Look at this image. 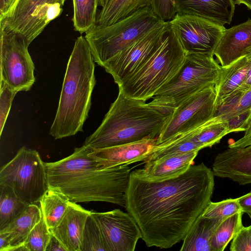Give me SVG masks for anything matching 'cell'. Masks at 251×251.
<instances>
[{"label":"cell","mask_w":251,"mask_h":251,"mask_svg":"<svg viewBox=\"0 0 251 251\" xmlns=\"http://www.w3.org/2000/svg\"><path fill=\"white\" fill-rule=\"evenodd\" d=\"M214 175L204 163L180 176L152 182L130 173L125 208L148 247L169 249L183 240L211 201Z\"/></svg>","instance_id":"1"},{"label":"cell","mask_w":251,"mask_h":251,"mask_svg":"<svg viewBox=\"0 0 251 251\" xmlns=\"http://www.w3.org/2000/svg\"><path fill=\"white\" fill-rule=\"evenodd\" d=\"M92 149L83 145L62 159L45 162L49 187L60 190L74 202L104 201L125 207L129 168L98 167L89 154Z\"/></svg>","instance_id":"2"},{"label":"cell","mask_w":251,"mask_h":251,"mask_svg":"<svg viewBox=\"0 0 251 251\" xmlns=\"http://www.w3.org/2000/svg\"><path fill=\"white\" fill-rule=\"evenodd\" d=\"M94 62L85 36H79L67 64L57 110L50 130L55 139L83 131L96 84Z\"/></svg>","instance_id":"3"},{"label":"cell","mask_w":251,"mask_h":251,"mask_svg":"<svg viewBox=\"0 0 251 251\" xmlns=\"http://www.w3.org/2000/svg\"><path fill=\"white\" fill-rule=\"evenodd\" d=\"M168 117V114L159 111L146 101L127 97L119 91L100 125L86 139L84 145L100 149L156 139Z\"/></svg>","instance_id":"4"},{"label":"cell","mask_w":251,"mask_h":251,"mask_svg":"<svg viewBox=\"0 0 251 251\" xmlns=\"http://www.w3.org/2000/svg\"><path fill=\"white\" fill-rule=\"evenodd\" d=\"M186 52L169 28L150 59L118 85L124 95L146 101L169 82L182 66Z\"/></svg>","instance_id":"5"},{"label":"cell","mask_w":251,"mask_h":251,"mask_svg":"<svg viewBox=\"0 0 251 251\" xmlns=\"http://www.w3.org/2000/svg\"><path fill=\"white\" fill-rule=\"evenodd\" d=\"M222 67L208 54L187 53L184 62L176 74L154 95L148 103L166 114L184 100L217 84Z\"/></svg>","instance_id":"6"},{"label":"cell","mask_w":251,"mask_h":251,"mask_svg":"<svg viewBox=\"0 0 251 251\" xmlns=\"http://www.w3.org/2000/svg\"><path fill=\"white\" fill-rule=\"evenodd\" d=\"M165 22L153 12L151 7L141 9L116 23L96 25L85 33L94 60L103 66L149 30Z\"/></svg>","instance_id":"7"},{"label":"cell","mask_w":251,"mask_h":251,"mask_svg":"<svg viewBox=\"0 0 251 251\" xmlns=\"http://www.w3.org/2000/svg\"><path fill=\"white\" fill-rule=\"evenodd\" d=\"M0 185L11 187L27 205L37 204L48 190L46 169L39 153L25 147L0 170Z\"/></svg>","instance_id":"8"},{"label":"cell","mask_w":251,"mask_h":251,"mask_svg":"<svg viewBox=\"0 0 251 251\" xmlns=\"http://www.w3.org/2000/svg\"><path fill=\"white\" fill-rule=\"evenodd\" d=\"M0 80L17 91H27L35 82L29 44L20 33L0 27Z\"/></svg>","instance_id":"9"},{"label":"cell","mask_w":251,"mask_h":251,"mask_svg":"<svg viewBox=\"0 0 251 251\" xmlns=\"http://www.w3.org/2000/svg\"><path fill=\"white\" fill-rule=\"evenodd\" d=\"M216 100L217 92L213 85L184 100L168 114L155 145L191 130L213 118L216 111Z\"/></svg>","instance_id":"10"},{"label":"cell","mask_w":251,"mask_h":251,"mask_svg":"<svg viewBox=\"0 0 251 251\" xmlns=\"http://www.w3.org/2000/svg\"><path fill=\"white\" fill-rule=\"evenodd\" d=\"M66 0H18L0 27L21 34L30 45L47 25L59 17Z\"/></svg>","instance_id":"11"},{"label":"cell","mask_w":251,"mask_h":251,"mask_svg":"<svg viewBox=\"0 0 251 251\" xmlns=\"http://www.w3.org/2000/svg\"><path fill=\"white\" fill-rule=\"evenodd\" d=\"M169 29V21L144 34L123 50L102 68L118 85L144 65L161 44Z\"/></svg>","instance_id":"12"},{"label":"cell","mask_w":251,"mask_h":251,"mask_svg":"<svg viewBox=\"0 0 251 251\" xmlns=\"http://www.w3.org/2000/svg\"><path fill=\"white\" fill-rule=\"evenodd\" d=\"M186 53L213 55L226 28L224 26L193 15L176 14L169 21Z\"/></svg>","instance_id":"13"},{"label":"cell","mask_w":251,"mask_h":251,"mask_svg":"<svg viewBox=\"0 0 251 251\" xmlns=\"http://www.w3.org/2000/svg\"><path fill=\"white\" fill-rule=\"evenodd\" d=\"M100 229L108 251H134L139 239L140 228L133 217L119 209L91 211Z\"/></svg>","instance_id":"14"},{"label":"cell","mask_w":251,"mask_h":251,"mask_svg":"<svg viewBox=\"0 0 251 251\" xmlns=\"http://www.w3.org/2000/svg\"><path fill=\"white\" fill-rule=\"evenodd\" d=\"M156 139L141 141L100 149L89 153L101 169H107L145 161L151 154Z\"/></svg>","instance_id":"15"},{"label":"cell","mask_w":251,"mask_h":251,"mask_svg":"<svg viewBox=\"0 0 251 251\" xmlns=\"http://www.w3.org/2000/svg\"><path fill=\"white\" fill-rule=\"evenodd\" d=\"M212 171L214 176L228 178L240 185L251 184V145L228 148L215 157Z\"/></svg>","instance_id":"16"},{"label":"cell","mask_w":251,"mask_h":251,"mask_svg":"<svg viewBox=\"0 0 251 251\" xmlns=\"http://www.w3.org/2000/svg\"><path fill=\"white\" fill-rule=\"evenodd\" d=\"M251 50V19L226 29L214 56L222 67H226Z\"/></svg>","instance_id":"17"},{"label":"cell","mask_w":251,"mask_h":251,"mask_svg":"<svg viewBox=\"0 0 251 251\" xmlns=\"http://www.w3.org/2000/svg\"><path fill=\"white\" fill-rule=\"evenodd\" d=\"M91 213V211L70 201L62 218L50 230L67 251H81L84 229Z\"/></svg>","instance_id":"18"},{"label":"cell","mask_w":251,"mask_h":251,"mask_svg":"<svg viewBox=\"0 0 251 251\" xmlns=\"http://www.w3.org/2000/svg\"><path fill=\"white\" fill-rule=\"evenodd\" d=\"M198 152L195 151L164 156L145 163L142 169L134 172L143 178L152 182L173 179L184 174L194 165Z\"/></svg>","instance_id":"19"},{"label":"cell","mask_w":251,"mask_h":251,"mask_svg":"<svg viewBox=\"0 0 251 251\" xmlns=\"http://www.w3.org/2000/svg\"><path fill=\"white\" fill-rule=\"evenodd\" d=\"M42 217L40 207L37 204L28 205L18 217L0 230V251H19Z\"/></svg>","instance_id":"20"},{"label":"cell","mask_w":251,"mask_h":251,"mask_svg":"<svg viewBox=\"0 0 251 251\" xmlns=\"http://www.w3.org/2000/svg\"><path fill=\"white\" fill-rule=\"evenodd\" d=\"M176 14L198 16L216 24L229 25L235 8L233 0H175Z\"/></svg>","instance_id":"21"},{"label":"cell","mask_w":251,"mask_h":251,"mask_svg":"<svg viewBox=\"0 0 251 251\" xmlns=\"http://www.w3.org/2000/svg\"><path fill=\"white\" fill-rule=\"evenodd\" d=\"M151 0H98L100 9L96 25L106 26L116 23L139 10L150 7Z\"/></svg>","instance_id":"22"},{"label":"cell","mask_w":251,"mask_h":251,"mask_svg":"<svg viewBox=\"0 0 251 251\" xmlns=\"http://www.w3.org/2000/svg\"><path fill=\"white\" fill-rule=\"evenodd\" d=\"M225 219L200 216L183 238L180 251H211L210 239L219 225Z\"/></svg>","instance_id":"23"},{"label":"cell","mask_w":251,"mask_h":251,"mask_svg":"<svg viewBox=\"0 0 251 251\" xmlns=\"http://www.w3.org/2000/svg\"><path fill=\"white\" fill-rule=\"evenodd\" d=\"M70 201L69 198L60 190L53 187H49L40 200L42 217L50 231L62 218Z\"/></svg>","instance_id":"24"},{"label":"cell","mask_w":251,"mask_h":251,"mask_svg":"<svg viewBox=\"0 0 251 251\" xmlns=\"http://www.w3.org/2000/svg\"><path fill=\"white\" fill-rule=\"evenodd\" d=\"M230 133L228 123L218 116H214L201 126L191 131V138L202 149L219 143L221 139Z\"/></svg>","instance_id":"25"},{"label":"cell","mask_w":251,"mask_h":251,"mask_svg":"<svg viewBox=\"0 0 251 251\" xmlns=\"http://www.w3.org/2000/svg\"><path fill=\"white\" fill-rule=\"evenodd\" d=\"M191 130L174 136L163 143L155 145L151 154L144 162H149L170 154L199 151L202 148L192 140Z\"/></svg>","instance_id":"26"},{"label":"cell","mask_w":251,"mask_h":251,"mask_svg":"<svg viewBox=\"0 0 251 251\" xmlns=\"http://www.w3.org/2000/svg\"><path fill=\"white\" fill-rule=\"evenodd\" d=\"M243 214L242 211L237 212L221 222L210 239L211 251H223L225 249L243 226L242 220Z\"/></svg>","instance_id":"27"},{"label":"cell","mask_w":251,"mask_h":251,"mask_svg":"<svg viewBox=\"0 0 251 251\" xmlns=\"http://www.w3.org/2000/svg\"><path fill=\"white\" fill-rule=\"evenodd\" d=\"M27 205L11 187L0 185V230L18 217Z\"/></svg>","instance_id":"28"},{"label":"cell","mask_w":251,"mask_h":251,"mask_svg":"<svg viewBox=\"0 0 251 251\" xmlns=\"http://www.w3.org/2000/svg\"><path fill=\"white\" fill-rule=\"evenodd\" d=\"M72 21L75 31L85 33L96 25L98 0H73Z\"/></svg>","instance_id":"29"},{"label":"cell","mask_w":251,"mask_h":251,"mask_svg":"<svg viewBox=\"0 0 251 251\" xmlns=\"http://www.w3.org/2000/svg\"><path fill=\"white\" fill-rule=\"evenodd\" d=\"M108 251L100 227L91 213L84 229L81 251Z\"/></svg>","instance_id":"30"},{"label":"cell","mask_w":251,"mask_h":251,"mask_svg":"<svg viewBox=\"0 0 251 251\" xmlns=\"http://www.w3.org/2000/svg\"><path fill=\"white\" fill-rule=\"evenodd\" d=\"M51 233L43 217L29 233L24 245L19 251H46Z\"/></svg>","instance_id":"31"},{"label":"cell","mask_w":251,"mask_h":251,"mask_svg":"<svg viewBox=\"0 0 251 251\" xmlns=\"http://www.w3.org/2000/svg\"><path fill=\"white\" fill-rule=\"evenodd\" d=\"M242 211L237 198L227 199L219 202L209 203L201 216L207 218L225 219Z\"/></svg>","instance_id":"32"},{"label":"cell","mask_w":251,"mask_h":251,"mask_svg":"<svg viewBox=\"0 0 251 251\" xmlns=\"http://www.w3.org/2000/svg\"><path fill=\"white\" fill-rule=\"evenodd\" d=\"M0 135L1 136L13 100L18 92L1 80H0Z\"/></svg>","instance_id":"33"},{"label":"cell","mask_w":251,"mask_h":251,"mask_svg":"<svg viewBox=\"0 0 251 251\" xmlns=\"http://www.w3.org/2000/svg\"><path fill=\"white\" fill-rule=\"evenodd\" d=\"M151 8L161 20L168 22L176 14L175 0H151Z\"/></svg>","instance_id":"34"},{"label":"cell","mask_w":251,"mask_h":251,"mask_svg":"<svg viewBox=\"0 0 251 251\" xmlns=\"http://www.w3.org/2000/svg\"><path fill=\"white\" fill-rule=\"evenodd\" d=\"M230 251H251V225L243 226L233 238Z\"/></svg>","instance_id":"35"},{"label":"cell","mask_w":251,"mask_h":251,"mask_svg":"<svg viewBox=\"0 0 251 251\" xmlns=\"http://www.w3.org/2000/svg\"><path fill=\"white\" fill-rule=\"evenodd\" d=\"M251 60V50L246 54ZM251 87V66L246 78L239 88L231 94L222 104L232 105Z\"/></svg>","instance_id":"36"},{"label":"cell","mask_w":251,"mask_h":251,"mask_svg":"<svg viewBox=\"0 0 251 251\" xmlns=\"http://www.w3.org/2000/svg\"><path fill=\"white\" fill-rule=\"evenodd\" d=\"M18 0H0V20L4 19L13 8Z\"/></svg>","instance_id":"37"},{"label":"cell","mask_w":251,"mask_h":251,"mask_svg":"<svg viewBox=\"0 0 251 251\" xmlns=\"http://www.w3.org/2000/svg\"><path fill=\"white\" fill-rule=\"evenodd\" d=\"M241 210L249 214L251 212V192L237 198Z\"/></svg>","instance_id":"38"},{"label":"cell","mask_w":251,"mask_h":251,"mask_svg":"<svg viewBox=\"0 0 251 251\" xmlns=\"http://www.w3.org/2000/svg\"><path fill=\"white\" fill-rule=\"evenodd\" d=\"M67 251L61 243L52 234L46 251Z\"/></svg>","instance_id":"39"},{"label":"cell","mask_w":251,"mask_h":251,"mask_svg":"<svg viewBox=\"0 0 251 251\" xmlns=\"http://www.w3.org/2000/svg\"><path fill=\"white\" fill-rule=\"evenodd\" d=\"M251 145V133L244 135L238 140L230 144L228 148H243Z\"/></svg>","instance_id":"40"},{"label":"cell","mask_w":251,"mask_h":251,"mask_svg":"<svg viewBox=\"0 0 251 251\" xmlns=\"http://www.w3.org/2000/svg\"><path fill=\"white\" fill-rule=\"evenodd\" d=\"M235 4L245 5L249 9L251 10V0H233Z\"/></svg>","instance_id":"41"},{"label":"cell","mask_w":251,"mask_h":251,"mask_svg":"<svg viewBox=\"0 0 251 251\" xmlns=\"http://www.w3.org/2000/svg\"><path fill=\"white\" fill-rule=\"evenodd\" d=\"M251 133V115L249 120V125L247 129L245 131L244 135H248Z\"/></svg>","instance_id":"42"},{"label":"cell","mask_w":251,"mask_h":251,"mask_svg":"<svg viewBox=\"0 0 251 251\" xmlns=\"http://www.w3.org/2000/svg\"><path fill=\"white\" fill-rule=\"evenodd\" d=\"M248 215H249V217L250 218L251 220V212L248 214Z\"/></svg>","instance_id":"43"}]
</instances>
